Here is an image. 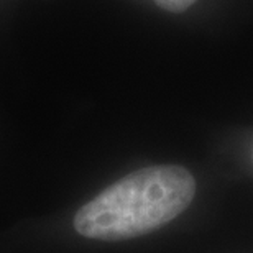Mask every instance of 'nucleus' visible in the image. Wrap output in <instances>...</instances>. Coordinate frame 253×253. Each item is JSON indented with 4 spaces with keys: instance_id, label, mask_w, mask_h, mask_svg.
<instances>
[{
    "instance_id": "f03ea898",
    "label": "nucleus",
    "mask_w": 253,
    "mask_h": 253,
    "mask_svg": "<svg viewBox=\"0 0 253 253\" xmlns=\"http://www.w3.org/2000/svg\"><path fill=\"white\" fill-rule=\"evenodd\" d=\"M194 2L196 0H155V3L160 5L161 8L168 10V12H174V13L188 10Z\"/></svg>"
},
{
    "instance_id": "f257e3e1",
    "label": "nucleus",
    "mask_w": 253,
    "mask_h": 253,
    "mask_svg": "<svg viewBox=\"0 0 253 253\" xmlns=\"http://www.w3.org/2000/svg\"><path fill=\"white\" fill-rule=\"evenodd\" d=\"M194 194L196 179L183 166L141 168L81 207L74 215V229L95 240L133 239L176 219Z\"/></svg>"
}]
</instances>
